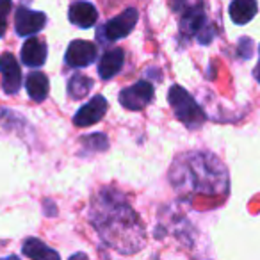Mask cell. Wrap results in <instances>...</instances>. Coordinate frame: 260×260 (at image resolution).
Listing matches in <instances>:
<instances>
[{
    "label": "cell",
    "instance_id": "52a82bcc",
    "mask_svg": "<svg viewBox=\"0 0 260 260\" xmlns=\"http://www.w3.org/2000/svg\"><path fill=\"white\" fill-rule=\"evenodd\" d=\"M0 73H2V87L6 93H16L22 86V70L13 54H4L0 57Z\"/></svg>",
    "mask_w": 260,
    "mask_h": 260
},
{
    "label": "cell",
    "instance_id": "5bb4252c",
    "mask_svg": "<svg viewBox=\"0 0 260 260\" xmlns=\"http://www.w3.org/2000/svg\"><path fill=\"white\" fill-rule=\"evenodd\" d=\"M23 255H27L29 258L34 260H45V258H50V260H57L59 255L57 251L50 249L47 244L40 241V239H27L23 242Z\"/></svg>",
    "mask_w": 260,
    "mask_h": 260
},
{
    "label": "cell",
    "instance_id": "7a4b0ae2",
    "mask_svg": "<svg viewBox=\"0 0 260 260\" xmlns=\"http://www.w3.org/2000/svg\"><path fill=\"white\" fill-rule=\"evenodd\" d=\"M168 102L175 111L177 118L184 123L187 128H198L205 121V114L194 102V98L180 86H173L168 93Z\"/></svg>",
    "mask_w": 260,
    "mask_h": 260
},
{
    "label": "cell",
    "instance_id": "4fadbf2b",
    "mask_svg": "<svg viewBox=\"0 0 260 260\" xmlns=\"http://www.w3.org/2000/svg\"><path fill=\"white\" fill-rule=\"evenodd\" d=\"M27 93L32 98L34 102H43L48 96V89H50V84H48L47 75L40 72H32L27 75Z\"/></svg>",
    "mask_w": 260,
    "mask_h": 260
},
{
    "label": "cell",
    "instance_id": "8992f818",
    "mask_svg": "<svg viewBox=\"0 0 260 260\" xmlns=\"http://www.w3.org/2000/svg\"><path fill=\"white\" fill-rule=\"evenodd\" d=\"M47 23V16L40 11H30L27 8H20L15 16V29L18 36H32L40 32Z\"/></svg>",
    "mask_w": 260,
    "mask_h": 260
},
{
    "label": "cell",
    "instance_id": "e0dca14e",
    "mask_svg": "<svg viewBox=\"0 0 260 260\" xmlns=\"http://www.w3.org/2000/svg\"><path fill=\"white\" fill-rule=\"evenodd\" d=\"M11 0H0V38L6 34V27H8V15L11 11Z\"/></svg>",
    "mask_w": 260,
    "mask_h": 260
},
{
    "label": "cell",
    "instance_id": "ba28073f",
    "mask_svg": "<svg viewBox=\"0 0 260 260\" xmlns=\"http://www.w3.org/2000/svg\"><path fill=\"white\" fill-rule=\"evenodd\" d=\"M107 112V100L102 94L91 98L84 107L79 109V112L73 118V123L77 126H91L94 123H98Z\"/></svg>",
    "mask_w": 260,
    "mask_h": 260
},
{
    "label": "cell",
    "instance_id": "9a60e30c",
    "mask_svg": "<svg viewBox=\"0 0 260 260\" xmlns=\"http://www.w3.org/2000/svg\"><path fill=\"white\" fill-rule=\"evenodd\" d=\"M205 13H203L202 8H192L189 9L184 15V20H182V32H185L187 36H192V34H198L200 30L205 27Z\"/></svg>",
    "mask_w": 260,
    "mask_h": 260
},
{
    "label": "cell",
    "instance_id": "9c48e42d",
    "mask_svg": "<svg viewBox=\"0 0 260 260\" xmlns=\"http://www.w3.org/2000/svg\"><path fill=\"white\" fill-rule=\"evenodd\" d=\"M68 18L73 25L80 27V29H89L96 23L98 13L96 8L89 2H77V4H72L68 11Z\"/></svg>",
    "mask_w": 260,
    "mask_h": 260
},
{
    "label": "cell",
    "instance_id": "30bf717a",
    "mask_svg": "<svg viewBox=\"0 0 260 260\" xmlns=\"http://www.w3.org/2000/svg\"><path fill=\"white\" fill-rule=\"evenodd\" d=\"M123 61H125V52H123L121 48L107 50L102 55L100 62H98V75L104 80L112 79V77L118 75L119 70L123 68Z\"/></svg>",
    "mask_w": 260,
    "mask_h": 260
},
{
    "label": "cell",
    "instance_id": "3957f363",
    "mask_svg": "<svg viewBox=\"0 0 260 260\" xmlns=\"http://www.w3.org/2000/svg\"><path fill=\"white\" fill-rule=\"evenodd\" d=\"M153 87L146 80H139L134 86H128L119 93V104L128 111H141L152 102Z\"/></svg>",
    "mask_w": 260,
    "mask_h": 260
},
{
    "label": "cell",
    "instance_id": "277c9868",
    "mask_svg": "<svg viewBox=\"0 0 260 260\" xmlns=\"http://www.w3.org/2000/svg\"><path fill=\"white\" fill-rule=\"evenodd\" d=\"M66 64L72 68H86L96 59V47L91 41L75 40L66 50Z\"/></svg>",
    "mask_w": 260,
    "mask_h": 260
},
{
    "label": "cell",
    "instance_id": "ac0fdd59",
    "mask_svg": "<svg viewBox=\"0 0 260 260\" xmlns=\"http://www.w3.org/2000/svg\"><path fill=\"white\" fill-rule=\"evenodd\" d=\"M253 73H255V79L260 82V62L256 64V68H255V72H253Z\"/></svg>",
    "mask_w": 260,
    "mask_h": 260
},
{
    "label": "cell",
    "instance_id": "7c38bea8",
    "mask_svg": "<svg viewBox=\"0 0 260 260\" xmlns=\"http://www.w3.org/2000/svg\"><path fill=\"white\" fill-rule=\"evenodd\" d=\"M256 11H258L256 0H232L230 9H228L232 22L237 23V25H244V23L251 22L255 18Z\"/></svg>",
    "mask_w": 260,
    "mask_h": 260
},
{
    "label": "cell",
    "instance_id": "6da1fadb",
    "mask_svg": "<svg viewBox=\"0 0 260 260\" xmlns=\"http://www.w3.org/2000/svg\"><path fill=\"white\" fill-rule=\"evenodd\" d=\"M91 223L102 239L118 251L134 253L143 248V224L128 203L116 200L114 192L98 196L91 210Z\"/></svg>",
    "mask_w": 260,
    "mask_h": 260
},
{
    "label": "cell",
    "instance_id": "5b68a950",
    "mask_svg": "<svg viewBox=\"0 0 260 260\" xmlns=\"http://www.w3.org/2000/svg\"><path fill=\"white\" fill-rule=\"evenodd\" d=\"M138 23V11L136 9H126L121 15H118L116 18L109 20L104 27V32L107 36V40L116 41L125 38L128 32H132V29Z\"/></svg>",
    "mask_w": 260,
    "mask_h": 260
},
{
    "label": "cell",
    "instance_id": "2e32d148",
    "mask_svg": "<svg viewBox=\"0 0 260 260\" xmlns=\"http://www.w3.org/2000/svg\"><path fill=\"white\" fill-rule=\"evenodd\" d=\"M91 87H93V80H91L89 77L77 73V75H73L72 79H70L68 93L73 100H80V98H84L87 93H89Z\"/></svg>",
    "mask_w": 260,
    "mask_h": 260
},
{
    "label": "cell",
    "instance_id": "8fae6325",
    "mask_svg": "<svg viewBox=\"0 0 260 260\" xmlns=\"http://www.w3.org/2000/svg\"><path fill=\"white\" fill-rule=\"evenodd\" d=\"M22 61L23 64L30 66V68L43 66L45 61H47V47H45L43 41L36 40V38L27 40L25 45L22 47Z\"/></svg>",
    "mask_w": 260,
    "mask_h": 260
}]
</instances>
